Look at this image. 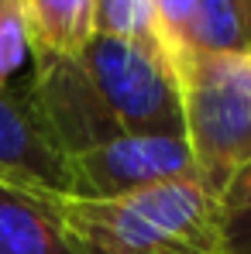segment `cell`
<instances>
[{"instance_id":"cell-1","label":"cell","mask_w":251,"mask_h":254,"mask_svg":"<svg viewBox=\"0 0 251 254\" xmlns=\"http://www.w3.org/2000/svg\"><path fill=\"white\" fill-rule=\"evenodd\" d=\"M80 254H231L220 199L200 179H172L117 199L52 196Z\"/></svg>"},{"instance_id":"cell-2","label":"cell","mask_w":251,"mask_h":254,"mask_svg":"<svg viewBox=\"0 0 251 254\" xmlns=\"http://www.w3.org/2000/svg\"><path fill=\"white\" fill-rule=\"evenodd\" d=\"M175 79L196 179L220 199L251 162V52H193Z\"/></svg>"},{"instance_id":"cell-3","label":"cell","mask_w":251,"mask_h":254,"mask_svg":"<svg viewBox=\"0 0 251 254\" xmlns=\"http://www.w3.org/2000/svg\"><path fill=\"white\" fill-rule=\"evenodd\" d=\"M80 62L124 134L182 137L179 79L162 52L127 38L93 35L80 52Z\"/></svg>"},{"instance_id":"cell-4","label":"cell","mask_w":251,"mask_h":254,"mask_svg":"<svg viewBox=\"0 0 251 254\" xmlns=\"http://www.w3.org/2000/svg\"><path fill=\"white\" fill-rule=\"evenodd\" d=\"M24 96L42 130L66 158L124 134V127L117 124V117L110 114L100 89L83 69L80 55L73 59V55L35 52V76Z\"/></svg>"},{"instance_id":"cell-5","label":"cell","mask_w":251,"mask_h":254,"mask_svg":"<svg viewBox=\"0 0 251 254\" xmlns=\"http://www.w3.org/2000/svg\"><path fill=\"white\" fill-rule=\"evenodd\" d=\"M73 196L117 199L172 179H196L186 137L179 134H121L69 158Z\"/></svg>"},{"instance_id":"cell-6","label":"cell","mask_w":251,"mask_h":254,"mask_svg":"<svg viewBox=\"0 0 251 254\" xmlns=\"http://www.w3.org/2000/svg\"><path fill=\"white\" fill-rule=\"evenodd\" d=\"M0 179L35 196H73L69 158L42 130L28 96L0 89Z\"/></svg>"},{"instance_id":"cell-7","label":"cell","mask_w":251,"mask_h":254,"mask_svg":"<svg viewBox=\"0 0 251 254\" xmlns=\"http://www.w3.org/2000/svg\"><path fill=\"white\" fill-rule=\"evenodd\" d=\"M0 254H80L55 203L0 179Z\"/></svg>"},{"instance_id":"cell-8","label":"cell","mask_w":251,"mask_h":254,"mask_svg":"<svg viewBox=\"0 0 251 254\" xmlns=\"http://www.w3.org/2000/svg\"><path fill=\"white\" fill-rule=\"evenodd\" d=\"M96 0H21L31 52L80 55L93 38Z\"/></svg>"},{"instance_id":"cell-9","label":"cell","mask_w":251,"mask_h":254,"mask_svg":"<svg viewBox=\"0 0 251 254\" xmlns=\"http://www.w3.org/2000/svg\"><path fill=\"white\" fill-rule=\"evenodd\" d=\"M93 35H110V38H127V42L148 45L166 55L162 48V31L155 21V10L148 0H96L93 7Z\"/></svg>"},{"instance_id":"cell-10","label":"cell","mask_w":251,"mask_h":254,"mask_svg":"<svg viewBox=\"0 0 251 254\" xmlns=\"http://www.w3.org/2000/svg\"><path fill=\"white\" fill-rule=\"evenodd\" d=\"M196 52H248L238 0H193Z\"/></svg>"},{"instance_id":"cell-11","label":"cell","mask_w":251,"mask_h":254,"mask_svg":"<svg viewBox=\"0 0 251 254\" xmlns=\"http://www.w3.org/2000/svg\"><path fill=\"white\" fill-rule=\"evenodd\" d=\"M162 31V48L172 69H179L196 52V14L193 0H148Z\"/></svg>"},{"instance_id":"cell-12","label":"cell","mask_w":251,"mask_h":254,"mask_svg":"<svg viewBox=\"0 0 251 254\" xmlns=\"http://www.w3.org/2000/svg\"><path fill=\"white\" fill-rule=\"evenodd\" d=\"M220 213H224V230H227L231 254H251V162L224 189Z\"/></svg>"},{"instance_id":"cell-13","label":"cell","mask_w":251,"mask_h":254,"mask_svg":"<svg viewBox=\"0 0 251 254\" xmlns=\"http://www.w3.org/2000/svg\"><path fill=\"white\" fill-rule=\"evenodd\" d=\"M28 55H31V42H28L21 0H0V89H7V79L21 72Z\"/></svg>"},{"instance_id":"cell-14","label":"cell","mask_w":251,"mask_h":254,"mask_svg":"<svg viewBox=\"0 0 251 254\" xmlns=\"http://www.w3.org/2000/svg\"><path fill=\"white\" fill-rule=\"evenodd\" d=\"M241 17H245V38H248V52H251V0L241 3Z\"/></svg>"},{"instance_id":"cell-15","label":"cell","mask_w":251,"mask_h":254,"mask_svg":"<svg viewBox=\"0 0 251 254\" xmlns=\"http://www.w3.org/2000/svg\"><path fill=\"white\" fill-rule=\"evenodd\" d=\"M241 3H245V0H238V7H241Z\"/></svg>"}]
</instances>
